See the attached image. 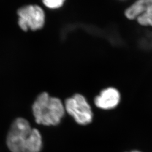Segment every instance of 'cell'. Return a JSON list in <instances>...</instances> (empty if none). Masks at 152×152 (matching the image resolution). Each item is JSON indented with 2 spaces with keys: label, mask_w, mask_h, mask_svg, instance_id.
<instances>
[{
  "label": "cell",
  "mask_w": 152,
  "mask_h": 152,
  "mask_svg": "<svg viewBox=\"0 0 152 152\" xmlns=\"http://www.w3.org/2000/svg\"><path fill=\"white\" fill-rule=\"evenodd\" d=\"M120 100L119 91L113 87H108L102 90L95 98L94 103L99 108L109 110L115 108L120 103Z\"/></svg>",
  "instance_id": "8992f818"
},
{
  "label": "cell",
  "mask_w": 152,
  "mask_h": 152,
  "mask_svg": "<svg viewBox=\"0 0 152 152\" xmlns=\"http://www.w3.org/2000/svg\"><path fill=\"white\" fill-rule=\"evenodd\" d=\"M35 120L45 126L58 125L65 114V108L58 98L51 97L47 92L41 94L33 104Z\"/></svg>",
  "instance_id": "7a4b0ae2"
},
{
  "label": "cell",
  "mask_w": 152,
  "mask_h": 152,
  "mask_svg": "<svg viewBox=\"0 0 152 152\" xmlns=\"http://www.w3.org/2000/svg\"><path fill=\"white\" fill-rule=\"evenodd\" d=\"M64 108L77 124L86 125L91 122L93 113L91 107L86 98L81 94H77L66 99Z\"/></svg>",
  "instance_id": "277c9868"
},
{
  "label": "cell",
  "mask_w": 152,
  "mask_h": 152,
  "mask_svg": "<svg viewBox=\"0 0 152 152\" xmlns=\"http://www.w3.org/2000/svg\"><path fill=\"white\" fill-rule=\"evenodd\" d=\"M18 25L24 31H36L44 27L46 16L44 9L37 5L23 6L18 10Z\"/></svg>",
  "instance_id": "3957f363"
},
{
  "label": "cell",
  "mask_w": 152,
  "mask_h": 152,
  "mask_svg": "<svg viewBox=\"0 0 152 152\" xmlns=\"http://www.w3.org/2000/svg\"><path fill=\"white\" fill-rule=\"evenodd\" d=\"M127 19L143 27H152V0H136L125 11Z\"/></svg>",
  "instance_id": "5b68a950"
},
{
  "label": "cell",
  "mask_w": 152,
  "mask_h": 152,
  "mask_svg": "<svg viewBox=\"0 0 152 152\" xmlns=\"http://www.w3.org/2000/svg\"><path fill=\"white\" fill-rule=\"evenodd\" d=\"M6 143L11 152H39L42 146L39 131L32 128L27 120L21 118L12 123Z\"/></svg>",
  "instance_id": "6da1fadb"
},
{
  "label": "cell",
  "mask_w": 152,
  "mask_h": 152,
  "mask_svg": "<svg viewBox=\"0 0 152 152\" xmlns=\"http://www.w3.org/2000/svg\"><path fill=\"white\" fill-rule=\"evenodd\" d=\"M66 0H42L44 6L51 10H56L64 5Z\"/></svg>",
  "instance_id": "52a82bcc"
},
{
  "label": "cell",
  "mask_w": 152,
  "mask_h": 152,
  "mask_svg": "<svg viewBox=\"0 0 152 152\" xmlns=\"http://www.w3.org/2000/svg\"><path fill=\"white\" fill-rule=\"evenodd\" d=\"M140 152V151H132V152Z\"/></svg>",
  "instance_id": "ba28073f"
}]
</instances>
